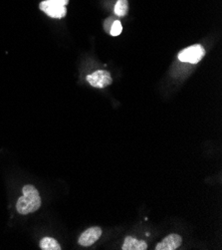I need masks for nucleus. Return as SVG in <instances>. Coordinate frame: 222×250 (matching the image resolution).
Returning a JSON list of instances; mask_svg holds the SVG:
<instances>
[{"label":"nucleus","mask_w":222,"mask_h":250,"mask_svg":"<svg viewBox=\"0 0 222 250\" xmlns=\"http://www.w3.org/2000/svg\"><path fill=\"white\" fill-rule=\"evenodd\" d=\"M41 207V197L38 190L30 185L23 188V196L17 201L16 208L20 214H28Z\"/></svg>","instance_id":"1"},{"label":"nucleus","mask_w":222,"mask_h":250,"mask_svg":"<svg viewBox=\"0 0 222 250\" xmlns=\"http://www.w3.org/2000/svg\"><path fill=\"white\" fill-rule=\"evenodd\" d=\"M68 3L69 0H45L40 3V9L49 17L60 19L66 16Z\"/></svg>","instance_id":"2"},{"label":"nucleus","mask_w":222,"mask_h":250,"mask_svg":"<svg viewBox=\"0 0 222 250\" xmlns=\"http://www.w3.org/2000/svg\"><path fill=\"white\" fill-rule=\"evenodd\" d=\"M205 55V50L201 44L189 46L179 53V60L185 63L197 64Z\"/></svg>","instance_id":"3"},{"label":"nucleus","mask_w":222,"mask_h":250,"mask_svg":"<svg viewBox=\"0 0 222 250\" xmlns=\"http://www.w3.org/2000/svg\"><path fill=\"white\" fill-rule=\"evenodd\" d=\"M89 84L95 88H105L113 83L111 74L105 70H99L87 76Z\"/></svg>","instance_id":"4"},{"label":"nucleus","mask_w":222,"mask_h":250,"mask_svg":"<svg viewBox=\"0 0 222 250\" xmlns=\"http://www.w3.org/2000/svg\"><path fill=\"white\" fill-rule=\"evenodd\" d=\"M102 235V229L99 227H93L83 232L78 240L79 244L82 246H91Z\"/></svg>","instance_id":"5"},{"label":"nucleus","mask_w":222,"mask_h":250,"mask_svg":"<svg viewBox=\"0 0 222 250\" xmlns=\"http://www.w3.org/2000/svg\"><path fill=\"white\" fill-rule=\"evenodd\" d=\"M182 242V238L181 235L172 233L167 235L161 242H160L156 246V250H175L178 249Z\"/></svg>","instance_id":"6"},{"label":"nucleus","mask_w":222,"mask_h":250,"mask_svg":"<svg viewBox=\"0 0 222 250\" xmlns=\"http://www.w3.org/2000/svg\"><path fill=\"white\" fill-rule=\"evenodd\" d=\"M147 248V244L143 240H138L132 236H128L122 244V250H145Z\"/></svg>","instance_id":"7"},{"label":"nucleus","mask_w":222,"mask_h":250,"mask_svg":"<svg viewBox=\"0 0 222 250\" xmlns=\"http://www.w3.org/2000/svg\"><path fill=\"white\" fill-rule=\"evenodd\" d=\"M40 247L43 250H60L61 249V246L57 242V240L51 237H44L40 241Z\"/></svg>","instance_id":"8"},{"label":"nucleus","mask_w":222,"mask_h":250,"mask_svg":"<svg viewBox=\"0 0 222 250\" xmlns=\"http://www.w3.org/2000/svg\"><path fill=\"white\" fill-rule=\"evenodd\" d=\"M128 10H129L128 0H118L114 9L115 14L119 17H124L127 15Z\"/></svg>","instance_id":"9"},{"label":"nucleus","mask_w":222,"mask_h":250,"mask_svg":"<svg viewBox=\"0 0 222 250\" xmlns=\"http://www.w3.org/2000/svg\"><path fill=\"white\" fill-rule=\"evenodd\" d=\"M122 31V26H121V23L119 20H115L113 22V25L111 27V31L110 34L112 36H119Z\"/></svg>","instance_id":"10"},{"label":"nucleus","mask_w":222,"mask_h":250,"mask_svg":"<svg viewBox=\"0 0 222 250\" xmlns=\"http://www.w3.org/2000/svg\"><path fill=\"white\" fill-rule=\"evenodd\" d=\"M115 20H114V18L113 17H109V18H107L106 20H105V22H104V29L108 32V33H110V31H111V27H112V25H113V22H114Z\"/></svg>","instance_id":"11"}]
</instances>
